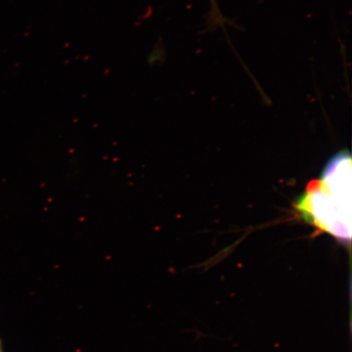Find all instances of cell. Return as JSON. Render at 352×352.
Segmentation results:
<instances>
[{
    "mask_svg": "<svg viewBox=\"0 0 352 352\" xmlns=\"http://www.w3.org/2000/svg\"><path fill=\"white\" fill-rule=\"evenodd\" d=\"M210 10L208 19V26L210 32L221 28L224 30L226 24H230V21L226 19L220 12L217 0H209Z\"/></svg>",
    "mask_w": 352,
    "mask_h": 352,
    "instance_id": "2",
    "label": "cell"
},
{
    "mask_svg": "<svg viewBox=\"0 0 352 352\" xmlns=\"http://www.w3.org/2000/svg\"><path fill=\"white\" fill-rule=\"evenodd\" d=\"M351 157L343 151L325 166L320 179L307 184L296 204L300 217L320 232L350 248L351 241Z\"/></svg>",
    "mask_w": 352,
    "mask_h": 352,
    "instance_id": "1",
    "label": "cell"
},
{
    "mask_svg": "<svg viewBox=\"0 0 352 352\" xmlns=\"http://www.w3.org/2000/svg\"><path fill=\"white\" fill-rule=\"evenodd\" d=\"M0 345H1V342H0Z\"/></svg>",
    "mask_w": 352,
    "mask_h": 352,
    "instance_id": "3",
    "label": "cell"
}]
</instances>
